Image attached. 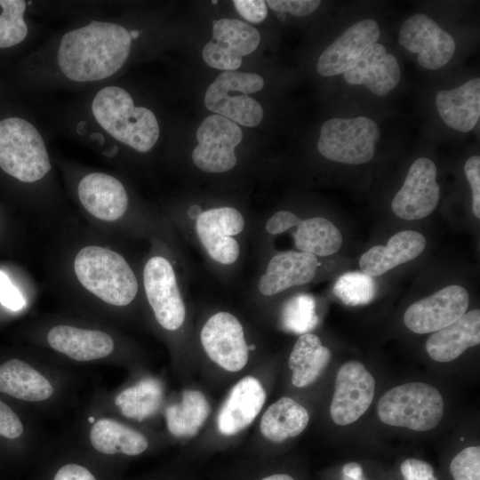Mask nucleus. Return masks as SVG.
Masks as SVG:
<instances>
[{"label":"nucleus","mask_w":480,"mask_h":480,"mask_svg":"<svg viewBox=\"0 0 480 480\" xmlns=\"http://www.w3.org/2000/svg\"><path fill=\"white\" fill-rule=\"evenodd\" d=\"M132 37L124 27L92 20L66 33L58 50V64L63 74L76 82L105 79L126 61Z\"/></svg>","instance_id":"obj_1"},{"label":"nucleus","mask_w":480,"mask_h":480,"mask_svg":"<svg viewBox=\"0 0 480 480\" xmlns=\"http://www.w3.org/2000/svg\"><path fill=\"white\" fill-rule=\"evenodd\" d=\"M73 268L79 284L108 305H129L137 295L139 284L134 272L121 254L109 248L83 247L75 257Z\"/></svg>","instance_id":"obj_2"},{"label":"nucleus","mask_w":480,"mask_h":480,"mask_svg":"<svg viewBox=\"0 0 480 480\" xmlns=\"http://www.w3.org/2000/svg\"><path fill=\"white\" fill-rule=\"evenodd\" d=\"M92 111L108 133L139 152L149 151L158 140L159 126L154 113L135 107L123 88L108 86L100 90L92 100Z\"/></svg>","instance_id":"obj_3"},{"label":"nucleus","mask_w":480,"mask_h":480,"mask_svg":"<svg viewBox=\"0 0 480 480\" xmlns=\"http://www.w3.org/2000/svg\"><path fill=\"white\" fill-rule=\"evenodd\" d=\"M377 413L389 426L427 431L444 415L441 393L425 382H408L388 390L379 400Z\"/></svg>","instance_id":"obj_4"},{"label":"nucleus","mask_w":480,"mask_h":480,"mask_svg":"<svg viewBox=\"0 0 480 480\" xmlns=\"http://www.w3.org/2000/svg\"><path fill=\"white\" fill-rule=\"evenodd\" d=\"M0 167L22 182L44 178L52 165L44 141L29 122L20 117L0 121Z\"/></svg>","instance_id":"obj_5"},{"label":"nucleus","mask_w":480,"mask_h":480,"mask_svg":"<svg viewBox=\"0 0 480 480\" xmlns=\"http://www.w3.org/2000/svg\"><path fill=\"white\" fill-rule=\"evenodd\" d=\"M263 86L264 80L258 74L224 71L207 88L204 105L237 124L254 127L261 122L263 109L248 94L260 91Z\"/></svg>","instance_id":"obj_6"},{"label":"nucleus","mask_w":480,"mask_h":480,"mask_svg":"<svg viewBox=\"0 0 480 480\" xmlns=\"http://www.w3.org/2000/svg\"><path fill=\"white\" fill-rule=\"evenodd\" d=\"M379 138V127L369 117L332 118L321 127L317 148L329 160L362 164L373 158Z\"/></svg>","instance_id":"obj_7"},{"label":"nucleus","mask_w":480,"mask_h":480,"mask_svg":"<svg viewBox=\"0 0 480 480\" xmlns=\"http://www.w3.org/2000/svg\"><path fill=\"white\" fill-rule=\"evenodd\" d=\"M242 138L237 124L217 114L209 116L197 128L193 162L206 172H226L236 164L235 148Z\"/></svg>","instance_id":"obj_8"},{"label":"nucleus","mask_w":480,"mask_h":480,"mask_svg":"<svg viewBox=\"0 0 480 480\" xmlns=\"http://www.w3.org/2000/svg\"><path fill=\"white\" fill-rule=\"evenodd\" d=\"M143 284L157 323L165 330H178L186 309L170 261L162 256L150 258L144 267Z\"/></svg>","instance_id":"obj_9"},{"label":"nucleus","mask_w":480,"mask_h":480,"mask_svg":"<svg viewBox=\"0 0 480 480\" xmlns=\"http://www.w3.org/2000/svg\"><path fill=\"white\" fill-rule=\"evenodd\" d=\"M375 380L364 365L349 361L340 366L335 380L330 414L336 424L356 421L370 407L375 393Z\"/></svg>","instance_id":"obj_10"},{"label":"nucleus","mask_w":480,"mask_h":480,"mask_svg":"<svg viewBox=\"0 0 480 480\" xmlns=\"http://www.w3.org/2000/svg\"><path fill=\"white\" fill-rule=\"evenodd\" d=\"M212 24V38L204 46L203 59L212 68L235 71L242 65V58L257 49L260 33L236 19L223 18Z\"/></svg>","instance_id":"obj_11"},{"label":"nucleus","mask_w":480,"mask_h":480,"mask_svg":"<svg viewBox=\"0 0 480 480\" xmlns=\"http://www.w3.org/2000/svg\"><path fill=\"white\" fill-rule=\"evenodd\" d=\"M468 291L456 284L412 303L404 312V323L412 332H435L459 319L468 308Z\"/></svg>","instance_id":"obj_12"},{"label":"nucleus","mask_w":480,"mask_h":480,"mask_svg":"<svg viewBox=\"0 0 480 480\" xmlns=\"http://www.w3.org/2000/svg\"><path fill=\"white\" fill-rule=\"evenodd\" d=\"M201 342L208 356L228 372H238L247 364L249 347L239 320L228 312L212 316L201 331Z\"/></svg>","instance_id":"obj_13"},{"label":"nucleus","mask_w":480,"mask_h":480,"mask_svg":"<svg viewBox=\"0 0 480 480\" xmlns=\"http://www.w3.org/2000/svg\"><path fill=\"white\" fill-rule=\"evenodd\" d=\"M436 178V166L432 160L416 159L391 202L393 212L406 220H420L432 213L440 199V187Z\"/></svg>","instance_id":"obj_14"},{"label":"nucleus","mask_w":480,"mask_h":480,"mask_svg":"<svg viewBox=\"0 0 480 480\" xmlns=\"http://www.w3.org/2000/svg\"><path fill=\"white\" fill-rule=\"evenodd\" d=\"M399 43L417 54L419 64L427 69H438L446 65L455 52L452 36L443 30L431 18L418 13L402 25Z\"/></svg>","instance_id":"obj_15"},{"label":"nucleus","mask_w":480,"mask_h":480,"mask_svg":"<svg viewBox=\"0 0 480 480\" xmlns=\"http://www.w3.org/2000/svg\"><path fill=\"white\" fill-rule=\"evenodd\" d=\"M296 227L294 244L300 252L315 256H329L337 252L342 244V236L338 228L323 217L300 220L289 211H279L266 223V230L277 235Z\"/></svg>","instance_id":"obj_16"},{"label":"nucleus","mask_w":480,"mask_h":480,"mask_svg":"<svg viewBox=\"0 0 480 480\" xmlns=\"http://www.w3.org/2000/svg\"><path fill=\"white\" fill-rule=\"evenodd\" d=\"M244 219L233 207L213 208L196 218V230L208 254L217 262L230 265L238 258L240 248L233 237L243 231Z\"/></svg>","instance_id":"obj_17"},{"label":"nucleus","mask_w":480,"mask_h":480,"mask_svg":"<svg viewBox=\"0 0 480 480\" xmlns=\"http://www.w3.org/2000/svg\"><path fill=\"white\" fill-rule=\"evenodd\" d=\"M380 36L378 23L371 19L349 27L320 55L316 70L323 76L343 74Z\"/></svg>","instance_id":"obj_18"},{"label":"nucleus","mask_w":480,"mask_h":480,"mask_svg":"<svg viewBox=\"0 0 480 480\" xmlns=\"http://www.w3.org/2000/svg\"><path fill=\"white\" fill-rule=\"evenodd\" d=\"M79 200L94 218L113 222L122 218L128 207V196L124 185L115 177L92 172L78 184Z\"/></svg>","instance_id":"obj_19"},{"label":"nucleus","mask_w":480,"mask_h":480,"mask_svg":"<svg viewBox=\"0 0 480 480\" xmlns=\"http://www.w3.org/2000/svg\"><path fill=\"white\" fill-rule=\"evenodd\" d=\"M343 75L348 84H362L374 94L385 96L398 84L401 71L396 58L375 43Z\"/></svg>","instance_id":"obj_20"},{"label":"nucleus","mask_w":480,"mask_h":480,"mask_svg":"<svg viewBox=\"0 0 480 480\" xmlns=\"http://www.w3.org/2000/svg\"><path fill=\"white\" fill-rule=\"evenodd\" d=\"M266 401V392L259 380L247 376L229 392L217 417L221 435L234 436L247 428L258 416Z\"/></svg>","instance_id":"obj_21"},{"label":"nucleus","mask_w":480,"mask_h":480,"mask_svg":"<svg viewBox=\"0 0 480 480\" xmlns=\"http://www.w3.org/2000/svg\"><path fill=\"white\" fill-rule=\"evenodd\" d=\"M46 340L53 350L77 362L105 358L115 348L114 340L108 333L68 324L52 327Z\"/></svg>","instance_id":"obj_22"},{"label":"nucleus","mask_w":480,"mask_h":480,"mask_svg":"<svg viewBox=\"0 0 480 480\" xmlns=\"http://www.w3.org/2000/svg\"><path fill=\"white\" fill-rule=\"evenodd\" d=\"M316 256L300 251L276 253L269 261L265 274L259 281V290L271 296L290 287L310 282L317 270Z\"/></svg>","instance_id":"obj_23"},{"label":"nucleus","mask_w":480,"mask_h":480,"mask_svg":"<svg viewBox=\"0 0 480 480\" xmlns=\"http://www.w3.org/2000/svg\"><path fill=\"white\" fill-rule=\"evenodd\" d=\"M480 343V310L466 312L452 324L435 332L426 342L428 355L436 362L455 360Z\"/></svg>","instance_id":"obj_24"},{"label":"nucleus","mask_w":480,"mask_h":480,"mask_svg":"<svg viewBox=\"0 0 480 480\" xmlns=\"http://www.w3.org/2000/svg\"><path fill=\"white\" fill-rule=\"evenodd\" d=\"M426 247V238L420 232L404 230L391 236L386 245H375L363 253L359 266L364 274L379 276L395 267L417 258Z\"/></svg>","instance_id":"obj_25"},{"label":"nucleus","mask_w":480,"mask_h":480,"mask_svg":"<svg viewBox=\"0 0 480 480\" xmlns=\"http://www.w3.org/2000/svg\"><path fill=\"white\" fill-rule=\"evenodd\" d=\"M436 106L449 127L461 132L471 131L480 116V79L473 78L459 87L439 91Z\"/></svg>","instance_id":"obj_26"},{"label":"nucleus","mask_w":480,"mask_h":480,"mask_svg":"<svg viewBox=\"0 0 480 480\" xmlns=\"http://www.w3.org/2000/svg\"><path fill=\"white\" fill-rule=\"evenodd\" d=\"M0 392L27 402H43L54 393L50 380L28 363L11 359L0 364Z\"/></svg>","instance_id":"obj_27"},{"label":"nucleus","mask_w":480,"mask_h":480,"mask_svg":"<svg viewBox=\"0 0 480 480\" xmlns=\"http://www.w3.org/2000/svg\"><path fill=\"white\" fill-rule=\"evenodd\" d=\"M92 446L99 452L137 456L148 447L147 437L122 422L108 418L97 420L89 432Z\"/></svg>","instance_id":"obj_28"},{"label":"nucleus","mask_w":480,"mask_h":480,"mask_svg":"<svg viewBox=\"0 0 480 480\" xmlns=\"http://www.w3.org/2000/svg\"><path fill=\"white\" fill-rule=\"evenodd\" d=\"M332 354L314 333L301 334L290 354L292 383L305 388L314 383L329 364Z\"/></svg>","instance_id":"obj_29"},{"label":"nucleus","mask_w":480,"mask_h":480,"mask_svg":"<svg viewBox=\"0 0 480 480\" xmlns=\"http://www.w3.org/2000/svg\"><path fill=\"white\" fill-rule=\"evenodd\" d=\"M308 421L307 409L294 399L284 396L272 404L263 413L260 430L268 440L282 443L302 433Z\"/></svg>","instance_id":"obj_30"},{"label":"nucleus","mask_w":480,"mask_h":480,"mask_svg":"<svg viewBox=\"0 0 480 480\" xmlns=\"http://www.w3.org/2000/svg\"><path fill=\"white\" fill-rule=\"evenodd\" d=\"M210 412V404L202 392L186 390L180 403L166 410L168 428L179 437L195 436L206 421Z\"/></svg>","instance_id":"obj_31"},{"label":"nucleus","mask_w":480,"mask_h":480,"mask_svg":"<svg viewBox=\"0 0 480 480\" xmlns=\"http://www.w3.org/2000/svg\"><path fill=\"white\" fill-rule=\"evenodd\" d=\"M281 321L286 331L304 334L312 331L318 323L316 301L310 294H297L284 305Z\"/></svg>","instance_id":"obj_32"},{"label":"nucleus","mask_w":480,"mask_h":480,"mask_svg":"<svg viewBox=\"0 0 480 480\" xmlns=\"http://www.w3.org/2000/svg\"><path fill=\"white\" fill-rule=\"evenodd\" d=\"M377 292L372 276L364 272L350 271L341 275L336 281L333 292L348 306H360L371 302Z\"/></svg>","instance_id":"obj_33"},{"label":"nucleus","mask_w":480,"mask_h":480,"mask_svg":"<svg viewBox=\"0 0 480 480\" xmlns=\"http://www.w3.org/2000/svg\"><path fill=\"white\" fill-rule=\"evenodd\" d=\"M25 10L23 0H0V48L18 44L27 36Z\"/></svg>","instance_id":"obj_34"},{"label":"nucleus","mask_w":480,"mask_h":480,"mask_svg":"<svg viewBox=\"0 0 480 480\" xmlns=\"http://www.w3.org/2000/svg\"><path fill=\"white\" fill-rule=\"evenodd\" d=\"M453 480H480V447H466L450 463Z\"/></svg>","instance_id":"obj_35"},{"label":"nucleus","mask_w":480,"mask_h":480,"mask_svg":"<svg viewBox=\"0 0 480 480\" xmlns=\"http://www.w3.org/2000/svg\"><path fill=\"white\" fill-rule=\"evenodd\" d=\"M132 404H129V412L132 416L142 418L152 412L157 404L159 390L152 382H145L130 392Z\"/></svg>","instance_id":"obj_36"},{"label":"nucleus","mask_w":480,"mask_h":480,"mask_svg":"<svg viewBox=\"0 0 480 480\" xmlns=\"http://www.w3.org/2000/svg\"><path fill=\"white\" fill-rule=\"evenodd\" d=\"M317 0H268V6L279 12H290L295 16H306L316 11L320 5Z\"/></svg>","instance_id":"obj_37"},{"label":"nucleus","mask_w":480,"mask_h":480,"mask_svg":"<svg viewBox=\"0 0 480 480\" xmlns=\"http://www.w3.org/2000/svg\"><path fill=\"white\" fill-rule=\"evenodd\" d=\"M403 480H438L433 467L422 460L409 458L400 465Z\"/></svg>","instance_id":"obj_38"},{"label":"nucleus","mask_w":480,"mask_h":480,"mask_svg":"<svg viewBox=\"0 0 480 480\" xmlns=\"http://www.w3.org/2000/svg\"><path fill=\"white\" fill-rule=\"evenodd\" d=\"M24 431L23 424L13 410L0 400V436L9 439L20 437Z\"/></svg>","instance_id":"obj_39"},{"label":"nucleus","mask_w":480,"mask_h":480,"mask_svg":"<svg viewBox=\"0 0 480 480\" xmlns=\"http://www.w3.org/2000/svg\"><path fill=\"white\" fill-rule=\"evenodd\" d=\"M464 172L472 188L473 212L476 218H480V157H469L464 165Z\"/></svg>","instance_id":"obj_40"},{"label":"nucleus","mask_w":480,"mask_h":480,"mask_svg":"<svg viewBox=\"0 0 480 480\" xmlns=\"http://www.w3.org/2000/svg\"><path fill=\"white\" fill-rule=\"evenodd\" d=\"M234 6L238 13L250 22H261L268 15V8L262 0H234Z\"/></svg>","instance_id":"obj_41"},{"label":"nucleus","mask_w":480,"mask_h":480,"mask_svg":"<svg viewBox=\"0 0 480 480\" xmlns=\"http://www.w3.org/2000/svg\"><path fill=\"white\" fill-rule=\"evenodd\" d=\"M0 302L13 310L20 309L24 304L18 289L2 271H0Z\"/></svg>","instance_id":"obj_42"},{"label":"nucleus","mask_w":480,"mask_h":480,"mask_svg":"<svg viewBox=\"0 0 480 480\" xmlns=\"http://www.w3.org/2000/svg\"><path fill=\"white\" fill-rule=\"evenodd\" d=\"M53 480H96V478L87 468L77 463H67L57 470Z\"/></svg>","instance_id":"obj_43"},{"label":"nucleus","mask_w":480,"mask_h":480,"mask_svg":"<svg viewBox=\"0 0 480 480\" xmlns=\"http://www.w3.org/2000/svg\"><path fill=\"white\" fill-rule=\"evenodd\" d=\"M341 472V480H365L362 466L356 461L344 464Z\"/></svg>","instance_id":"obj_44"},{"label":"nucleus","mask_w":480,"mask_h":480,"mask_svg":"<svg viewBox=\"0 0 480 480\" xmlns=\"http://www.w3.org/2000/svg\"><path fill=\"white\" fill-rule=\"evenodd\" d=\"M260 480H296V479L291 475H288L285 473H276V474L266 476L260 478Z\"/></svg>","instance_id":"obj_45"},{"label":"nucleus","mask_w":480,"mask_h":480,"mask_svg":"<svg viewBox=\"0 0 480 480\" xmlns=\"http://www.w3.org/2000/svg\"><path fill=\"white\" fill-rule=\"evenodd\" d=\"M201 212V208L196 204L192 205L188 210V215L193 219H196Z\"/></svg>","instance_id":"obj_46"},{"label":"nucleus","mask_w":480,"mask_h":480,"mask_svg":"<svg viewBox=\"0 0 480 480\" xmlns=\"http://www.w3.org/2000/svg\"><path fill=\"white\" fill-rule=\"evenodd\" d=\"M130 36L132 38H137L139 36V32L136 31V30H133L132 32H130Z\"/></svg>","instance_id":"obj_47"},{"label":"nucleus","mask_w":480,"mask_h":480,"mask_svg":"<svg viewBox=\"0 0 480 480\" xmlns=\"http://www.w3.org/2000/svg\"><path fill=\"white\" fill-rule=\"evenodd\" d=\"M278 17L281 19V20H284L285 18V16L283 14V13H280L278 15Z\"/></svg>","instance_id":"obj_48"},{"label":"nucleus","mask_w":480,"mask_h":480,"mask_svg":"<svg viewBox=\"0 0 480 480\" xmlns=\"http://www.w3.org/2000/svg\"><path fill=\"white\" fill-rule=\"evenodd\" d=\"M212 3L213 4H216L218 3V1L213 0V1H212Z\"/></svg>","instance_id":"obj_49"}]
</instances>
